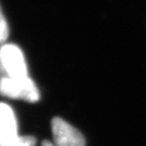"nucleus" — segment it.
<instances>
[{
  "label": "nucleus",
  "instance_id": "1",
  "mask_svg": "<svg viewBox=\"0 0 146 146\" xmlns=\"http://www.w3.org/2000/svg\"><path fill=\"white\" fill-rule=\"evenodd\" d=\"M0 95L29 103H35L40 99L39 90L35 83L29 76L0 78Z\"/></svg>",
  "mask_w": 146,
  "mask_h": 146
},
{
  "label": "nucleus",
  "instance_id": "2",
  "mask_svg": "<svg viewBox=\"0 0 146 146\" xmlns=\"http://www.w3.org/2000/svg\"><path fill=\"white\" fill-rule=\"evenodd\" d=\"M28 75V68L21 49L13 44L0 46V78H17Z\"/></svg>",
  "mask_w": 146,
  "mask_h": 146
},
{
  "label": "nucleus",
  "instance_id": "3",
  "mask_svg": "<svg viewBox=\"0 0 146 146\" xmlns=\"http://www.w3.org/2000/svg\"><path fill=\"white\" fill-rule=\"evenodd\" d=\"M51 130L55 146H86L84 136L63 119H52Z\"/></svg>",
  "mask_w": 146,
  "mask_h": 146
},
{
  "label": "nucleus",
  "instance_id": "4",
  "mask_svg": "<svg viewBox=\"0 0 146 146\" xmlns=\"http://www.w3.org/2000/svg\"><path fill=\"white\" fill-rule=\"evenodd\" d=\"M18 136L13 110L7 104L0 103V146H10Z\"/></svg>",
  "mask_w": 146,
  "mask_h": 146
},
{
  "label": "nucleus",
  "instance_id": "5",
  "mask_svg": "<svg viewBox=\"0 0 146 146\" xmlns=\"http://www.w3.org/2000/svg\"><path fill=\"white\" fill-rule=\"evenodd\" d=\"M36 139L31 136H18L10 146H35Z\"/></svg>",
  "mask_w": 146,
  "mask_h": 146
},
{
  "label": "nucleus",
  "instance_id": "6",
  "mask_svg": "<svg viewBox=\"0 0 146 146\" xmlns=\"http://www.w3.org/2000/svg\"><path fill=\"white\" fill-rule=\"evenodd\" d=\"M9 36V29L6 19L0 8V44H3Z\"/></svg>",
  "mask_w": 146,
  "mask_h": 146
},
{
  "label": "nucleus",
  "instance_id": "7",
  "mask_svg": "<svg viewBox=\"0 0 146 146\" xmlns=\"http://www.w3.org/2000/svg\"><path fill=\"white\" fill-rule=\"evenodd\" d=\"M42 146H54V145L52 144L50 141H43V143H42Z\"/></svg>",
  "mask_w": 146,
  "mask_h": 146
}]
</instances>
